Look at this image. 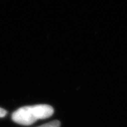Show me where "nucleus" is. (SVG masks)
I'll return each mask as SVG.
<instances>
[{
	"mask_svg": "<svg viewBox=\"0 0 127 127\" xmlns=\"http://www.w3.org/2000/svg\"><path fill=\"white\" fill-rule=\"evenodd\" d=\"M54 113V109L48 104L25 106L16 110L11 115L14 122L20 125L29 126L37 120L49 118Z\"/></svg>",
	"mask_w": 127,
	"mask_h": 127,
	"instance_id": "nucleus-1",
	"label": "nucleus"
},
{
	"mask_svg": "<svg viewBox=\"0 0 127 127\" xmlns=\"http://www.w3.org/2000/svg\"><path fill=\"white\" fill-rule=\"evenodd\" d=\"M60 126H61V122L58 120H55L38 127H60Z\"/></svg>",
	"mask_w": 127,
	"mask_h": 127,
	"instance_id": "nucleus-2",
	"label": "nucleus"
},
{
	"mask_svg": "<svg viewBox=\"0 0 127 127\" xmlns=\"http://www.w3.org/2000/svg\"><path fill=\"white\" fill-rule=\"evenodd\" d=\"M6 114H7V112L5 109H2V108L0 107V118L5 117L6 115Z\"/></svg>",
	"mask_w": 127,
	"mask_h": 127,
	"instance_id": "nucleus-3",
	"label": "nucleus"
}]
</instances>
